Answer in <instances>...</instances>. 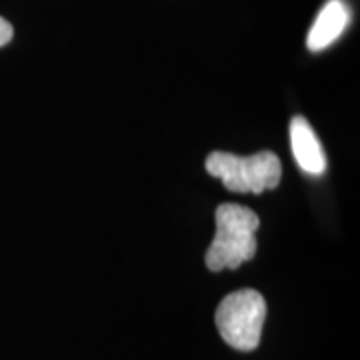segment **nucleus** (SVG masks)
Wrapping results in <instances>:
<instances>
[{"mask_svg": "<svg viewBox=\"0 0 360 360\" xmlns=\"http://www.w3.org/2000/svg\"><path fill=\"white\" fill-rule=\"evenodd\" d=\"M217 234L206 250V266L212 272L238 269L257 255V231L260 219L255 210L240 205H220L217 208Z\"/></svg>", "mask_w": 360, "mask_h": 360, "instance_id": "nucleus-1", "label": "nucleus"}, {"mask_svg": "<svg viewBox=\"0 0 360 360\" xmlns=\"http://www.w3.org/2000/svg\"><path fill=\"white\" fill-rule=\"evenodd\" d=\"M206 172L222 180L231 193L260 194L278 186L283 165L281 158L270 150L252 156H236L217 150L206 158Z\"/></svg>", "mask_w": 360, "mask_h": 360, "instance_id": "nucleus-2", "label": "nucleus"}, {"mask_svg": "<svg viewBox=\"0 0 360 360\" xmlns=\"http://www.w3.org/2000/svg\"><path fill=\"white\" fill-rule=\"evenodd\" d=\"M266 319V302L252 288L224 296L217 309V328L226 345L236 350H255Z\"/></svg>", "mask_w": 360, "mask_h": 360, "instance_id": "nucleus-3", "label": "nucleus"}, {"mask_svg": "<svg viewBox=\"0 0 360 360\" xmlns=\"http://www.w3.org/2000/svg\"><path fill=\"white\" fill-rule=\"evenodd\" d=\"M350 11L342 0H328L316 16L310 28L307 46L312 52H321L328 49L348 26Z\"/></svg>", "mask_w": 360, "mask_h": 360, "instance_id": "nucleus-4", "label": "nucleus"}, {"mask_svg": "<svg viewBox=\"0 0 360 360\" xmlns=\"http://www.w3.org/2000/svg\"><path fill=\"white\" fill-rule=\"evenodd\" d=\"M290 144H292V155H295L298 167L304 172L319 176L326 168V158L322 144L316 139L314 130L309 124L307 118L295 116L290 122Z\"/></svg>", "mask_w": 360, "mask_h": 360, "instance_id": "nucleus-5", "label": "nucleus"}, {"mask_svg": "<svg viewBox=\"0 0 360 360\" xmlns=\"http://www.w3.org/2000/svg\"><path fill=\"white\" fill-rule=\"evenodd\" d=\"M14 37V30L13 25L6 20V18H2L0 16V46H4V44H8Z\"/></svg>", "mask_w": 360, "mask_h": 360, "instance_id": "nucleus-6", "label": "nucleus"}]
</instances>
